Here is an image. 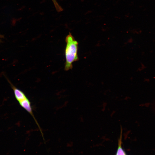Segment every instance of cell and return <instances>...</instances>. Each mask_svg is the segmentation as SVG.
<instances>
[{
    "instance_id": "277c9868",
    "label": "cell",
    "mask_w": 155,
    "mask_h": 155,
    "mask_svg": "<svg viewBox=\"0 0 155 155\" xmlns=\"http://www.w3.org/2000/svg\"><path fill=\"white\" fill-rule=\"evenodd\" d=\"M122 128L121 126V132L119 138L118 140V145L116 155H127L125 152L122 147Z\"/></svg>"
},
{
    "instance_id": "7a4b0ae2",
    "label": "cell",
    "mask_w": 155,
    "mask_h": 155,
    "mask_svg": "<svg viewBox=\"0 0 155 155\" xmlns=\"http://www.w3.org/2000/svg\"><path fill=\"white\" fill-rule=\"evenodd\" d=\"M20 105L24 108L26 111H27L32 116L34 119L35 123L37 124L39 129L42 133L41 131V128L38 123L36 120L35 119L34 115L32 112V108L31 106V104L30 101L27 98L26 99L19 102Z\"/></svg>"
},
{
    "instance_id": "6da1fadb",
    "label": "cell",
    "mask_w": 155,
    "mask_h": 155,
    "mask_svg": "<svg viewBox=\"0 0 155 155\" xmlns=\"http://www.w3.org/2000/svg\"><path fill=\"white\" fill-rule=\"evenodd\" d=\"M66 45L65 50L66 62L65 69L66 71L72 69V63L78 59V43L70 33L66 37Z\"/></svg>"
},
{
    "instance_id": "5b68a950",
    "label": "cell",
    "mask_w": 155,
    "mask_h": 155,
    "mask_svg": "<svg viewBox=\"0 0 155 155\" xmlns=\"http://www.w3.org/2000/svg\"><path fill=\"white\" fill-rule=\"evenodd\" d=\"M53 2L57 11L58 12H60L63 10L62 7L59 4L57 0H51Z\"/></svg>"
},
{
    "instance_id": "8992f818",
    "label": "cell",
    "mask_w": 155,
    "mask_h": 155,
    "mask_svg": "<svg viewBox=\"0 0 155 155\" xmlns=\"http://www.w3.org/2000/svg\"><path fill=\"white\" fill-rule=\"evenodd\" d=\"M3 36L2 35H0V42L1 40V39L3 38Z\"/></svg>"
},
{
    "instance_id": "3957f363",
    "label": "cell",
    "mask_w": 155,
    "mask_h": 155,
    "mask_svg": "<svg viewBox=\"0 0 155 155\" xmlns=\"http://www.w3.org/2000/svg\"><path fill=\"white\" fill-rule=\"evenodd\" d=\"M8 80L13 91L15 97L18 102L27 98L25 94L22 91L18 89L13 86L9 80Z\"/></svg>"
}]
</instances>
